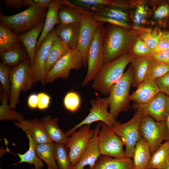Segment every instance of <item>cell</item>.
<instances>
[{
    "label": "cell",
    "mask_w": 169,
    "mask_h": 169,
    "mask_svg": "<svg viewBox=\"0 0 169 169\" xmlns=\"http://www.w3.org/2000/svg\"></svg>",
    "instance_id": "obj_56"
},
{
    "label": "cell",
    "mask_w": 169,
    "mask_h": 169,
    "mask_svg": "<svg viewBox=\"0 0 169 169\" xmlns=\"http://www.w3.org/2000/svg\"><path fill=\"white\" fill-rule=\"evenodd\" d=\"M132 108L140 111L143 116H150L157 121H164L169 112V97L160 91L150 102L143 104L135 103Z\"/></svg>",
    "instance_id": "obj_14"
},
{
    "label": "cell",
    "mask_w": 169,
    "mask_h": 169,
    "mask_svg": "<svg viewBox=\"0 0 169 169\" xmlns=\"http://www.w3.org/2000/svg\"><path fill=\"white\" fill-rule=\"evenodd\" d=\"M169 14V6L166 4L161 5L155 10L154 17L157 19L163 18Z\"/></svg>",
    "instance_id": "obj_47"
},
{
    "label": "cell",
    "mask_w": 169,
    "mask_h": 169,
    "mask_svg": "<svg viewBox=\"0 0 169 169\" xmlns=\"http://www.w3.org/2000/svg\"><path fill=\"white\" fill-rule=\"evenodd\" d=\"M48 166V169H56L54 167L51 166Z\"/></svg>",
    "instance_id": "obj_53"
},
{
    "label": "cell",
    "mask_w": 169,
    "mask_h": 169,
    "mask_svg": "<svg viewBox=\"0 0 169 169\" xmlns=\"http://www.w3.org/2000/svg\"><path fill=\"white\" fill-rule=\"evenodd\" d=\"M105 28L104 23H102L97 29L90 45L88 55L87 71L82 82L83 86L93 81L105 64Z\"/></svg>",
    "instance_id": "obj_6"
},
{
    "label": "cell",
    "mask_w": 169,
    "mask_h": 169,
    "mask_svg": "<svg viewBox=\"0 0 169 169\" xmlns=\"http://www.w3.org/2000/svg\"><path fill=\"white\" fill-rule=\"evenodd\" d=\"M69 1L73 3L84 9L93 7H105L116 8L122 9L125 8L126 3L125 1L110 0H72Z\"/></svg>",
    "instance_id": "obj_29"
},
{
    "label": "cell",
    "mask_w": 169,
    "mask_h": 169,
    "mask_svg": "<svg viewBox=\"0 0 169 169\" xmlns=\"http://www.w3.org/2000/svg\"><path fill=\"white\" fill-rule=\"evenodd\" d=\"M44 22L43 21L31 30L18 36L28 53L31 66L34 60L38 38L43 31Z\"/></svg>",
    "instance_id": "obj_22"
},
{
    "label": "cell",
    "mask_w": 169,
    "mask_h": 169,
    "mask_svg": "<svg viewBox=\"0 0 169 169\" xmlns=\"http://www.w3.org/2000/svg\"><path fill=\"white\" fill-rule=\"evenodd\" d=\"M168 49H169V42L162 32L159 43L157 46L152 50V53L159 52Z\"/></svg>",
    "instance_id": "obj_46"
},
{
    "label": "cell",
    "mask_w": 169,
    "mask_h": 169,
    "mask_svg": "<svg viewBox=\"0 0 169 169\" xmlns=\"http://www.w3.org/2000/svg\"><path fill=\"white\" fill-rule=\"evenodd\" d=\"M47 12L46 8L30 6L12 15H1L0 22L16 33H26L44 21Z\"/></svg>",
    "instance_id": "obj_4"
},
{
    "label": "cell",
    "mask_w": 169,
    "mask_h": 169,
    "mask_svg": "<svg viewBox=\"0 0 169 169\" xmlns=\"http://www.w3.org/2000/svg\"><path fill=\"white\" fill-rule=\"evenodd\" d=\"M131 52L134 57L150 56L152 53V50L138 37Z\"/></svg>",
    "instance_id": "obj_42"
},
{
    "label": "cell",
    "mask_w": 169,
    "mask_h": 169,
    "mask_svg": "<svg viewBox=\"0 0 169 169\" xmlns=\"http://www.w3.org/2000/svg\"><path fill=\"white\" fill-rule=\"evenodd\" d=\"M82 13L75 8L62 4L58 12L60 23L68 24L80 22Z\"/></svg>",
    "instance_id": "obj_35"
},
{
    "label": "cell",
    "mask_w": 169,
    "mask_h": 169,
    "mask_svg": "<svg viewBox=\"0 0 169 169\" xmlns=\"http://www.w3.org/2000/svg\"><path fill=\"white\" fill-rule=\"evenodd\" d=\"M164 169H169V163L167 167Z\"/></svg>",
    "instance_id": "obj_54"
},
{
    "label": "cell",
    "mask_w": 169,
    "mask_h": 169,
    "mask_svg": "<svg viewBox=\"0 0 169 169\" xmlns=\"http://www.w3.org/2000/svg\"><path fill=\"white\" fill-rule=\"evenodd\" d=\"M63 103L66 110L71 112H75L80 106V96L77 92L69 91L65 95Z\"/></svg>",
    "instance_id": "obj_38"
},
{
    "label": "cell",
    "mask_w": 169,
    "mask_h": 169,
    "mask_svg": "<svg viewBox=\"0 0 169 169\" xmlns=\"http://www.w3.org/2000/svg\"><path fill=\"white\" fill-rule=\"evenodd\" d=\"M134 57L131 51L105 64L93 80V89L103 95H109L111 87L122 77L126 67Z\"/></svg>",
    "instance_id": "obj_2"
},
{
    "label": "cell",
    "mask_w": 169,
    "mask_h": 169,
    "mask_svg": "<svg viewBox=\"0 0 169 169\" xmlns=\"http://www.w3.org/2000/svg\"><path fill=\"white\" fill-rule=\"evenodd\" d=\"M38 108L43 110L47 108L50 103L51 98L48 94L41 92L38 94Z\"/></svg>",
    "instance_id": "obj_45"
},
{
    "label": "cell",
    "mask_w": 169,
    "mask_h": 169,
    "mask_svg": "<svg viewBox=\"0 0 169 169\" xmlns=\"http://www.w3.org/2000/svg\"><path fill=\"white\" fill-rule=\"evenodd\" d=\"M58 120L57 118H52L50 115L41 118L40 120L52 141L57 144H65L68 137L66 133L59 128Z\"/></svg>",
    "instance_id": "obj_26"
},
{
    "label": "cell",
    "mask_w": 169,
    "mask_h": 169,
    "mask_svg": "<svg viewBox=\"0 0 169 169\" xmlns=\"http://www.w3.org/2000/svg\"><path fill=\"white\" fill-rule=\"evenodd\" d=\"M90 103L91 108L88 115L82 121L66 133L67 137L81 127L85 125H90L96 121L104 123L111 128L116 123L117 121L108 111L109 105L107 97L102 98L98 97L95 99H91Z\"/></svg>",
    "instance_id": "obj_9"
},
{
    "label": "cell",
    "mask_w": 169,
    "mask_h": 169,
    "mask_svg": "<svg viewBox=\"0 0 169 169\" xmlns=\"http://www.w3.org/2000/svg\"><path fill=\"white\" fill-rule=\"evenodd\" d=\"M57 36L54 28L45 38L40 47L35 51L33 62L31 66L34 83L40 82L42 84H45V64L52 42Z\"/></svg>",
    "instance_id": "obj_15"
},
{
    "label": "cell",
    "mask_w": 169,
    "mask_h": 169,
    "mask_svg": "<svg viewBox=\"0 0 169 169\" xmlns=\"http://www.w3.org/2000/svg\"><path fill=\"white\" fill-rule=\"evenodd\" d=\"M138 37L134 30L110 24L105 27L103 44L105 64L131 51Z\"/></svg>",
    "instance_id": "obj_1"
},
{
    "label": "cell",
    "mask_w": 169,
    "mask_h": 169,
    "mask_svg": "<svg viewBox=\"0 0 169 169\" xmlns=\"http://www.w3.org/2000/svg\"><path fill=\"white\" fill-rule=\"evenodd\" d=\"M134 75V70L131 65L122 77L111 88L108 97L110 112L116 120L122 112L129 108V91Z\"/></svg>",
    "instance_id": "obj_3"
},
{
    "label": "cell",
    "mask_w": 169,
    "mask_h": 169,
    "mask_svg": "<svg viewBox=\"0 0 169 169\" xmlns=\"http://www.w3.org/2000/svg\"><path fill=\"white\" fill-rule=\"evenodd\" d=\"M169 163V140L162 143L151 154L146 169H164Z\"/></svg>",
    "instance_id": "obj_27"
},
{
    "label": "cell",
    "mask_w": 169,
    "mask_h": 169,
    "mask_svg": "<svg viewBox=\"0 0 169 169\" xmlns=\"http://www.w3.org/2000/svg\"><path fill=\"white\" fill-rule=\"evenodd\" d=\"M20 42L18 36L11 29L1 24L0 26V52L10 50L18 46Z\"/></svg>",
    "instance_id": "obj_30"
},
{
    "label": "cell",
    "mask_w": 169,
    "mask_h": 169,
    "mask_svg": "<svg viewBox=\"0 0 169 169\" xmlns=\"http://www.w3.org/2000/svg\"><path fill=\"white\" fill-rule=\"evenodd\" d=\"M4 4L8 8L18 9L27 6L25 0H6Z\"/></svg>",
    "instance_id": "obj_49"
},
{
    "label": "cell",
    "mask_w": 169,
    "mask_h": 169,
    "mask_svg": "<svg viewBox=\"0 0 169 169\" xmlns=\"http://www.w3.org/2000/svg\"><path fill=\"white\" fill-rule=\"evenodd\" d=\"M81 27L80 22L59 23L54 29L57 35L71 49H77Z\"/></svg>",
    "instance_id": "obj_19"
},
{
    "label": "cell",
    "mask_w": 169,
    "mask_h": 169,
    "mask_svg": "<svg viewBox=\"0 0 169 169\" xmlns=\"http://www.w3.org/2000/svg\"><path fill=\"white\" fill-rule=\"evenodd\" d=\"M169 72V65L152 60L151 67L145 79L155 81Z\"/></svg>",
    "instance_id": "obj_39"
},
{
    "label": "cell",
    "mask_w": 169,
    "mask_h": 169,
    "mask_svg": "<svg viewBox=\"0 0 169 169\" xmlns=\"http://www.w3.org/2000/svg\"><path fill=\"white\" fill-rule=\"evenodd\" d=\"M8 96L2 93L1 96L0 106V120H10L14 122L24 119L23 115L20 112L11 109L8 104Z\"/></svg>",
    "instance_id": "obj_33"
},
{
    "label": "cell",
    "mask_w": 169,
    "mask_h": 169,
    "mask_svg": "<svg viewBox=\"0 0 169 169\" xmlns=\"http://www.w3.org/2000/svg\"><path fill=\"white\" fill-rule=\"evenodd\" d=\"M152 60L150 56L134 57L131 63L134 70L132 85L137 87L146 79Z\"/></svg>",
    "instance_id": "obj_24"
},
{
    "label": "cell",
    "mask_w": 169,
    "mask_h": 169,
    "mask_svg": "<svg viewBox=\"0 0 169 169\" xmlns=\"http://www.w3.org/2000/svg\"><path fill=\"white\" fill-rule=\"evenodd\" d=\"M151 154L148 144L141 137L136 143L133 151L132 169H146Z\"/></svg>",
    "instance_id": "obj_21"
},
{
    "label": "cell",
    "mask_w": 169,
    "mask_h": 169,
    "mask_svg": "<svg viewBox=\"0 0 169 169\" xmlns=\"http://www.w3.org/2000/svg\"><path fill=\"white\" fill-rule=\"evenodd\" d=\"M36 153L37 156L47 164L56 169H58L54 152V142L36 145Z\"/></svg>",
    "instance_id": "obj_32"
},
{
    "label": "cell",
    "mask_w": 169,
    "mask_h": 169,
    "mask_svg": "<svg viewBox=\"0 0 169 169\" xmlns=\"http://www.w3.org/2000/svg\"><path fill=\"white\" fill-rule=\"evenodd\" d=\"M140 132L141 137L148 144L151 154L164 141L168 140L165 122L157 121L149 115L143 116Z\"/></svg>",
    "instance_id": "obj_8"
},
{
    "label": "cell",
    "mask_w": 169,
    "mask_h": 169,
    "mask_svg": "<svg viewBox=\"0 0 169 169\" xmlns=\"http://www.w3.org/2000/svg\"><path fill=\"white\" fill-rule=\"evenodd\" d=\"M143 116L140 111H136L128 121L123 124L117 121L112 128L123 142L127 157L132 158L135 145L141 137L140 126Z\"/></svg>",
    "instance_id": "obj_7"
},
{
    "label": "cell",
    "mask_w": 169,
    "mask_h": 169,
    "mask_svg": "<svg viewBox=\"0 0 169 169\" xmlns=\"http://www.w3.org/2000/svg\"><path fill=\"white\" fill-rule=\"evenodd\" d=\"M98 139L101 155L117 158L127 157L121 138L111 127L102 122H101Z\"/></svg>",
    "instance_id": "obj_10"
},
{
    "label": "cell",
    "mask_w": 169,
    "mask_h": 169,
    "mask_svg": "<svg viewBox=\"0 0 169 169\" xmlns=\"http://www.w3.org/2000/svg\"><path fill=\"white\" fill-rule=\"evenodd\" d=\"M147 15V11L145 6L142 4H138L135 10L133 19L135 30L142 28V26L146 22Z\"/></svg>",
    "instance_id": "obj_41"
},
{
    "label": "cell",
    "mask_w": 169,
    "mask_h": 169,
    "mask_svg": "<svg viewBox=\"0 0 169 169\" xmlns=\"http://www.w3.org/2000/svg\"><path fill=\"white\" fill-rule=\"evenodd\" d=\"M29 141V147L28 150L23 154L18 153L17 155L20 158L19 161L14 165L22 163H27L33 165L34 169H42L44 166L43 161L36 155L35 147L36 144L34 142L30 135H26Z\"/></svg>",
    "instance_id": "obj_31"
},
{
    "label": "cell",
    "mask_w": 169,
    "mask_h": 169,
    "mask_svg": "<svg viewBox=\"0 0 169 169\" xmlns=\"http://www.w3.org/2000/svg\"><path fill=\"white\" fill-rule=\"evenodd\" d=\"M101 127V122H99L95 129L94 134L86 149L81 156L78 162L70 169H84L87 166L92 168L100 156L98 139V135Z\"/></svg>",
    "instance_id": "obj_16"
},
{
    "label": "cell",
    "mask_w": 169,
    "mask_h": 169,
    "mask_svg": "<svg viewBox=\"0 0 169 169\" xmlns=\"http://www.w3.org/2000/svg\"><path fill=\"white\" fill-rule=\"evenodd\" d=\"M11 70L10 67L0 62V81L3 93L6 94L9 99L11 83L10 74Z\"/></svg>",
    "instance_id": "obj_40"
},
{
    "label": "cell",
    "mask_w": 169,
    "mask_h": 169,
    "mask_svg": "<svg viewBox=\"0 0 169 169\" xmlns=\"http://www.w3.org/2000/svg\"><path fill=\"white\" fill-rule=\"evenodd\" d=\"M62 4V0L52 1L46 14L44 27L38 38L36 50L40 47L48 34L54 29V26L60 23L58 18V12Z\"/></svg>",
    "instance_id": "obj_20"
},
{
    "label": "cell",
    "mask_w": 169,
    "mask_h": 169,
    "mask_svg": "<svg viewBox=\"0 0 169 169\" xmlns=\"http://www.w3.org/2000/svg\"><path fill=\"white\" fill-rule=\"evenodd\" d=\"M138 37L144 41L152 51L158 44L162 32L159 30L141 28L135 30Z\"/></svg>",
    "instance_id": "obj_34"
},
{
    "label": "cell",
    "mask_w": 169,
    "mask_h": 169,
    "mask_svg": "<svg viewBox=\"0 0 169 169\" xmlns=\"http://www.w3.org/2000/svg\"><path fill=\"white\" fill-rule=\"evenodd\" d=\"M15 126L22 129L26 133L31 136L36 145L52 141L46 132L40 120L37 118L31 120L23 119L14 122Z\"/></svg>",
    "instance_id": "obj_17"
},
{
    "label": "cell",
    "mask_w": 169,
    "mask_h": 169,
    "mask_svg": "<svg viewBox=\"0 0 169 169\" xmlns=\"http://www.w3.org/2000/svg\"><path fill=\"white\" fill-rule=\"evenodd\" d=\"M131 158L125 157L117 158L109 156L100 155L95 166L87 169H132Z\"/></svg>",
    "instance_id": "obj_25"
},
{
    "label": "cell",
    "mask_w": 169,
    "mask_h": 169,
    "mask_svg": "<svg viewBox=\"0 0 169 169\" xmlns=\"http://www.w3.org/2000/svg\"><path fill=\"white\" fill-rule=\"evenodd\" d=\"M155 81L160 91L169 96V72Z\"/></svg>",
    "instance_id": "obj_43"
},
{
    "label": "cell",
    "mask_w": 169,
    "mask_h": 169,
    "mask_svg": "<svg viewBox=\"0 0 169 169\" xmlns=\"http://www.w3.org/2000/svg\"><path fill=\"white\" fill-rule=\"evenodd\" d=\"M160 90L155 81L145 79L130 96V101L143 104L152 100Z\"/></svg>",
    "instance_id": "obj_18"
},
{
    "label": "cell",
    "mask_w": 169,
    "mask_h": 169,
    "mask_svg": "<svg viewBox=\"0 0 169 169\" xmlns=\"http://www.w3.org/2000/svg\"><path fill=\"white\" fill-rule=\"evenodd\" d=\"M163 33L169 42V32H163Z\"/></svg>",
    "instance_id": "obj_52"
},
{
    "label": "cell",
    "mask_w": 169,
    "mask_h": 169,
    "mask_svg": "<svg viewBox=\"0 0 169 169\" xmlns=\"http://www.w3.org/2000/svg\"><path fill=\"white\" fill-rule=\"evenodd\" d=\"M164 122L168 135V140H169V112L166 116Z\"/></svg>",
    "instance_id": "obj_51"
},
{
    "label": "cell",
    "mask_w": 169,
    "mask_h": 169,
    "mask_svg": "<svg viewBox=\"0 0 169 169\" xmlns=\"http://www.w3.org/2000/svg\"><path fill=\"white\" fill-rule=\"evenodd\" d=\"M85 9L103 16L128 22L129 18L127 13L120 9L109 7H93Z\"/></svg>",
    "instance_id": "obj_36"
},
{
    "label": "cell",
    "mask_w": 169,
    "mask_h": 169,
    "mask_svg": "<svg viewBox=\"0 0 169 169\" xmlns=\"http://www.w3.org/2000/svg\"><path fill=\"white\" fill-rule=\"evenodd\" d=\"M71 49L58 36L54 39L44 65L46 76L55 64Z\"/></svg>",
    "instance_id": "obj_23"
},
{
    "label": "cell",
    "mask_w": 169,
    "mask_h": 169,
    "mask_svg": "<svg viewBox=\"0 0 169 169\" xmlns=\"http://www.w3.org/2000/svg\"><path fill=\"white\" fill-rule=\"evenodd\" d=\"M2 62L9 67H14L28 59V53L19 44L12 49L1 52Z\"/></svg>",
    "instance_id": "obj_28"
},
{
    "label": "cell",
    "mask_w": 169,
    "mask_h": 169,
    "mask_svg": "<svg viewBox=\"0 0 169 169\" xmlns=\"http://www.w3.org/2000/svg\"><path fill=\"white\" fill-rule=\"evenodd\" d=\"M28 106L31 109H35L38 107V94L33 93L30 95L27 100Z\"/></svg>",
    "instance_id": "obj_50"
},
{
    "label": "cell",
    "mask_w": 169,
    "mask_h": 169,
    "mask_svg": "<svg viewBox=\"0 0 169 169\" xmlns=\"http://www.w3.org/2000/svg\"><path fill=\"white\" fill-rule=\"evenodd\" d=\"M54 152L58 169H70L69 150L65 144L54 142Z\"/></svg>",
    "instance_id": "obj_37"
},
{
    "label": "cell",
    "mask_w": 169,
    "mask_h": 169,
    "mask_svg": "<svg viewBox=\"0 0 169 169\" xmlns=\"http://www.w3.org/2000/svg\"><path fill=\"white\" fill-rule=\"evenodd\" d=\"M80 21L81 27L77 50L80 53L83 66L87 67L88 53L95 33L102 23L96 21L87 14L83 12Z\"/></svg>",
    "instance_id": "obj_13"
},
{
    "label": "cell",
    "mask_w": 169,
    "mask_h": 169,
    "mask_svg": "<svg viewBox=\"0 0 169 169\" xmlns=\"http://www.w3.org/2000/svg\"><path fill=\"white\" fill-rule=\"evenodd\" d=\"M52 0H25L27 6H32L39 8H49Z\"/></svg>",
    "instance_id": "obj_48"
},
{
    "label": "cell",
    "mask_w": 169,
    "mask_h": 169,
    "mask_svg": "<svg viewBox=\"0 0 169 169\" xmlns=\"http://www.w3.org/2000/svg\"><path fill=\"white\" fill-rule=\"evenodd\" d=\"M0 169H1V168H0Z\"/></svg>",
    "instance_id": "obj_55"
},
{
    "label": "cell",
    "mask_w": 169,
    "mask_h": 169,
    "mask_svg": "<svg viewBox=\"0 0 169 169\" xmlns=\"http://www.w3.org/2000/svg\"><path fill=\"white\" fill-rule=\"evenodd\" d=\"M150 56L154 61L169 65V49L158 53H152Z\"/></svg>",
    "instance_id": "obj_44"
},
{
    "label": "cell",
    "mask_w": 169,
    "mask_h": 169,
    "mask_svg": "<svg viewBox=\"0 0 169 169\" xmlns=\"http://www.w3.org/2000/svg\"><path fill=\"white\" fill-rule=\"evenodd\" d=\"M90 126L85 125L81 127L67 139L65 145L69 150L71 167L77 163L94 134L95 129H91Z\"/></svg>",
    "instance_id": "obj_12"
},
{
    "label": "cell",
    "mask_w": 169,
    "mask_h": 169,
    "mask_svg": "<svg viewBox=\"0 0 169 169\" xmlns=\"http://www.w3.org/2000/svg\"><path fill=\"white\" fill-rule=\"evenodd\" d=\"M83 66L80 52L77 49H71L59 59L46 74L45 84L51 83L59 78L67 79L72 69L79 70Z\"/></svg>",
    "instance_id": "obj_11"
},
{
    "label": "cell",
    "mask_w": 169,
    "mask_h": 169,
    "mask_svg": "<svg viewBox=\"0 0 169 169\" xmlns=\"http://www.w3.org/2000/svg\"><path fill=\"white\" fill-rule=\"evenodd\" d=\"M10 80L11 88L9 105L11 109L14 110L19 104L21 92H27L35 84L29 58L11 69Z\"/></svg>",
    "instance_id": "obj_5"
}]
</instances>
